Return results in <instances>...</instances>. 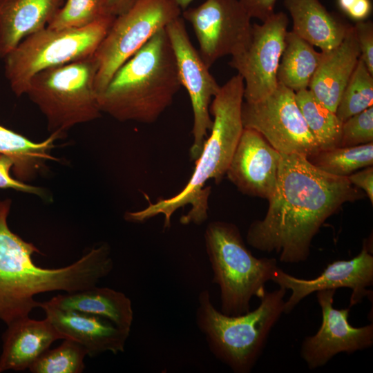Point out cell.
<instances>
[{
  "label": "cell",
  "mask_w": 373,
  "mask_h": 373,
  "mask_svg": "<svg viewBox=\"0 0 373 373\" xmlns=\"http://www.w3.org/2000/svg\"><path fill=\"white\" fill-rule=\"evenodd\" d=\"M358 189L347 177L323 171L305 155L281 154L267 211L263 219L250 224L247 242L259 251H276L280 262H304L326 220L345 203L363 197Z\"/></svg>",
  "instance_id": "1"
},
{
  "label": "cell",
  "mask_w": 373,
  "mask_h": 373,
  "mask_svg": "<svg viewBox=\"0 0 373 373\" xmlns=\"http://www.w3.org/2000/svg\"><path fill=\"white\" fill-rule=\"evenodd\" d=\"M10 199L0 200V320L7 325L29 316L39 307L37 294L64 291L73 293L97 286L113 268L108 245L91 248L75 262L58 269L36 265L39 249L13 233L8 224Z\"/></svg>",
  "instance_id": "2"
},
{
  "label": "cell",
  "mask_w": 373,
  "mask_h": 373,
  "mask_svg": "<svg viewBox=\"0 0 373 373\" xmlns=\"http://www.w3.org/2000/svg\"><path fill=\"white\" fill-rule=\"evenodd\" d=\"M244 81L237 73L220 86L213 97L209 108L213 117L210 135L195 160L194 171L184 187L174 196L160 198L142 210L126 213V220L142 223L163 215L165 229L171 227L173 213L186 205H190L191 209L180 218L182 224L200 225L207 220L211 187L206 186V183L210 180L217 184L222 181L244 129Z\"/></svg>",
  "instance_id": "3"
},
{
  "label": "cell",
  "mask_w": 373,
  "mask_h": 373,
  "mask_svg": "<svg viewBox=\"0 0 373 373\" xmlns=\"http://www.w3.org/2000/svg\"><path fill=\"white\" fill-rule=\"evenodd\" d=\"M182 86L165 28L125 61L98 94L100 110L120 122H155Z\"/></svg>",
  "instance_id": "4"
},
{
  "label": "cell",
  "mask_w": 373,
  "mask_h": 373,
  "mask_svg": "<svg viewBox=\"0 0 373 373\" xmlns=\"http://www.w3.org/2000/svg\"><path fill=\"white\" fill-rule=\"evenodd\" d=\"M286 291L283 287L266 291L256 309L238 316H228L218 310L209 291H201L195 322L213 354L235 373L249 372L271 329L283 313Z\"/></svg>",
  "instance_id": "5"
},
{
  "label": "cell",
  "mask_w": 373,
  "mask_h": 373,
  "mask_svg": "<svg viewBox=\"0 0 373 373\" xmlns=\"http://www.w3.org/2000/svg\"><path fill=\"white\" fill-rule=\"evenodd\" d=\"M205 249L213 279L220 290V312L238 316L250 311L254 296L261 298L265 284L279 267L274 258H258L247 248L236 225L212 221L204 231Z\"/></svg>",
  "instance_id": "6"
},
{
  "label": "cell",
  "mask_w": 373,
  "mask_h": 373,
  "mask_svg": "<svg viewBox=\"0 0 373 373\" xmlns=\"http://www.w3.org/2000/svg\"><path fill=\"white\" fill-rule=\"evenodd\" d=\"M97 63L93 55L36 74L25 95L45 116L51 134L59 138L74 126L99 118L95 88Z\"/></svg>",
  "instance_id": "7"
},
{
  "label": "cell",
  "mask_w": 373,
  "mask_h": 373,
  "mask_svg": "<svg viewBox=\"0 0 373 373\" xmlns=\"http://www.w3.org/2000/svg\"><path fill=\"white\" fill-rule=\"evenodd\" d=\"M115 18L108 16L79 28L46 27L25 38L3 59L13 93L24 95L30 79L42 70L93 55Z\"/></svg>",
  "instance_id": "8"
},
{
  "label": "cell",
  "mask_w": 373,
  "mask_h": 373,
  "mask_svg": "<svg viewBox=\"0 0 373 373\" xmlns=\"http://www.w3.org/2000/svg\"><path fill=\"white\" fill-rule=\"evenodd\" d=\"M182 10L171 0H138L115 17L94 56L97 63V93L106 86L118 68L157 32L176 18Z\"/></svg>",
  "instance_id": "9"
},
{
  "label": "cell",
  "mask_w": 373,
  "mask_h": 373,
  "mask_svg": "<svg viewBox=\"0 0 373 373\" xmlns=\"http://www.w3.org/2000/svg\"><path fill=\"white\" fill-rule=\"evenodd\" d=\"M244 128L255 130L281 154L307 157L320 151L296 100V93L278 84L275 90L255 102H243Z\"/></svg>",
  "instance_id": "10"
},
{
  "label": "cell",
  "mask_w": 373,
  "mask_h": 373,
  "mask_svg": "<svg viewBox=\"0 0 373 373\" xmlns=\"http://www.w3.org/2000/svg\"><path fill=\"white\" fill-rule=\"evenodd\" d=\"M288 23L286 14L278 12L262 24H252L247 45L231 56L229 64L244 81L245 102L260 100L277 87V70L285 48Z\"/></svg>",
  "instance_id": "11"
},
{
  "label": "cell",
  "mask_w": 373,
  "mask_h": 373,
  "mask_svg": "<svg viewBox=\"0 0 373 373\" xmlns=\"http://www.w3.org/2000/svg\"><path fill=\"white\" fill-rule=\"evenodd\" d=\"M199 44V53L208 68L220 58L235 55L247 45L251 34V17L239 0H205L185 9Z\"/></svg>",
  "instance_id": "12"
},
{
  "label": "cell",
  "mask_w": 373,
  "mask_h": 373,
  "mask_svg": "<svg viewBox=\"0 0 373 373\" xmlns=\"http://www.w3.org/2000/svg\"><path fill=\"white\" fill-rule=\"evenodd\" d=\"M165 30L175 57L182 86L186 89L191 99L193 142L190 149V157L196 160L202 150L207 132L213 126L209 108L211 99L218 94L220 86L191 44L184 19L176 18Z\"/></svg>",
  "instance_id": "13"
},
{
  "label": "cell",
  "mask_w": 373,
  "mask_h": 373,
  "mask_svg": "<svg viewBox=\"0 0 373 373\" xmlns=\"http://www.w3.org/2000/svg\"><path fill=\"white\" fill-rule=\"evenodd\" d=\"M272 280L279 287L291 291L289 299L285 302V314L291 312L303 298L314 292L341 287L352 290L351 307L372 295V291L367 289L373 284V255L370 244L365 240L356 256L329 264L322 274L314 279L298 278L279 268Z\"/></svg>",
  "instance_id": "14"
},
{
  "label": "cell",
  "mask_w": 373,
  "mask_h": 373,
  "mask_svg": "<svg viewBox=\"0 0 373 373\" xmlns=\"http://www.w3.org/2000/svg\"><path fill=\"white\" fill-rule=\"evenodd\" d=\"M335 291L334 289L316 291L322 323L314 335L305 338L300 350V356L310 370L323 366L338 353L352 354L373 344V324L352 326L348 321L350 308L333 307Z\"/></svg>",
  "instance_id": "15"
},
{
  "label": "cell",
  "mask_w": 373,
  "mask_h": 373,
  "mask_svg": "<svg viewBox=\"0 0 373 373\" xmlns=\"http://www.w3.org/2000/svg\"><path fill=\"white\" fill-rule=\"evenodd\" d=\"M280 156L259 133L244 128L226 175L241 193L269 200L276 189Z\"/></svg>",
  "instance_id": "16"
},
{
  "label": "cell",
  "mask_w": 373,
  "mask_h": 373,
  "mask_svg": "<svg viewBox=\"0 0 373 373\" xmlns=\"http://www.w3.org/2000/svg\"><path fill=\"white\" fill-rule=\"evenodd\" d=\"M47 318L63 339H72L85 347L88 356H95L111 352L115 354L124 351L131 330L117 327L99 316L66 310L39 302Z\"/></svg>",
  "instance_id": "17"
},
{
  "label": "cell",
  "mask_w": 373,
  "mask_h": 373,
  "mask_svg": "<svg viewBox=\"0 0 373 373\" xmlns=\"http://www.w3.org/2000/svg\"><path fill=\"white\" fill-rule=\"evenodd\" d=\"M7 326L2 336L0 373L29 369L53 342L63 339L47 318L37 321L27 316Z\"/></svg>",
  "instance_id": "18"
},
{
  "label": "cell",
  "mask_w": 373,
  "mask_h": 373,
  "mask_svg": "<svg viewBox=\"0 0 373 373\" xmlns=\"http://www.w3.org/2000/svg\"><path fill=\"white\" fill-rule=\"evenodd\" d=\"M63 5V0H0V60L47 27Z\"/></svg>",
  "instance_id": "19"
},
{
  "label": "cell",
  "mask_w": 373,
  "mask_h": 373,
  "mask_svg": "<svg viewBox=\"0 0 373 373\" xmlns=\"http://www.w3.org/2000/svg\"><path fill=\"white\" fill-rule=\"evenodd\" d=\"M323 53L308 89L321 104L336 112L361 55L353 26L336 48Z\"/></svg>",
  "instance_id": "20"
},
{
  "label": "cell",
  "mask_w": 373,
  "mask_h": 373,
  "mask_svg": "<svg viewBox=\"0 0 373 373\" xmlns=\"http://www.w3.org/2000/svg\"><path fill=\"white\" fill-rule=\"evenodd\" d=\"M284 5L293 21L291 31L323 52L336 48L351 26L318 0H284Z\"/></svg>",
  "instance_id": "21"
},
{
  "label": "cell",
  "mask_w": 373,
  "mask_h": 373,
  "mask_svg": "<svg viewBox=\"0 0 373 373\" xmlns=\"http://www.w3.org/2000/svg\"><path fill=\"white\" fill-rule=\"evenodd\" d=\"M50 305L102 316L117 327L131 330L133 320L131 300L124 293L108 287L91 288L59 294L47 301Z\"/></svg>",
  "instance_id": "22"
},
{
  "label": "cell",
  "mask_w": 373,
  "mask_h": 373,
  "mask_svg": "<svg viewBox=\"0 0 373 373\" xmlns=\"http://www.w3.org/2000/svg\"><path fill=\"white\" fill-rule=\"evenodd\" d=\"M59 139L55 134L39 142L0 125V155L8 157L12 162L16 179L26 182L34 178L48 160H57L50 155Z\"/></svg>",
  "instance_id": "23"
},
{
  "label": "cell",
  "mask_w": 373,
  "mask_h": 373,
  "mask_svg": "<svg viewBox=\"0 0 373 373\" xmlns=\"http://www.w3.org/2000/svg\"><path fill=\"white\" fill-rule=\"evenodd\" d=\"M323 56L314 46L287 31L277 70L278 83L295 93L307 89Z\"/></svg>",
  "instance_id": "24"
},
{
  "label": "cell",
  "mask_w": 373,
  "mask_h": 373,
  "mask_svg": "<svg viewBox=\"0 0 373 373\" xmlns=\"http://www.w3.org/2000/svg\"><path fill=\"white\" fill-rule=\"evenodd\" d=\"M296 100L320 150L339 146L343 122L307 88L296 93Z\"/></svg>",
  "instance_id": "25"
},
{
  "label": "cell",
  "mask_w": 373,
  "mask_h": 373,
  "mask_svg": "<svg viewBox=\"0 0 373 373\" xmlns=\"http://www.w3.org/2000/svg\"><path fill=\"white\" fill-rule=\"evenodd\" d=\"M308 160L325 173L348 177L361 169L373 165V142L320 150Z\"/></svg>",
  "instance_id": "26"
},
{
  "label": "cell",
  "mask_w": 373,
  "mask_h": 373,
  "mask_svg": "<svg viewBox=\"0 0 373 373\" xmlns=\"http://www.w3.org/2000/svg\"><path fill=\"white\" fill-rule=\"evenodd\" d=\"M373 104V75L359 57L343 90L336 110L337 117L344 122Z\"/></svg>",
  "instance_id": "27"
},
{
  "label": "cell",
  "mask_w": 373,
  "mask_h": 373,
  "mask_svg": "<svg viewBox=\"0 0 373 373\" xmlns=\"http://www.w3.org/2000/svg\"><path fill=\"white\" fill-rule=\"evenodd\" d=\"M57 347L48 349L29 367L32 373H81L84 371L87 351L79 343L69 338Z\"/></svg>",
  "instance_id": "28"
},
{
  "label": "cell",
  "mask_w": 373,
  "mask_h": 373,
  "mask_svg": "<svg viewBox=\"0 0 373 373\" xmlns=\"http://www.w3.org/2000/svg\"><path fill=\"white\" fill-rule=\"evenodd\" d=\"M108 16L113 15L108 12L106 0H67L47 27L79 28Z\"/></svg>",
  "instance_id": "29"
},
{
  "label": "cell",
  "mask_w": 373,
  "mask_h": 373,
  "mask_svg": "<svg viewBox=\"0 0 373 373\" xmlns=\"http://www.w3.org/2000/svg\"><path fill=\"white\" fill-rule=\"evenodd\" d=\"M373 142V106L343 122L339 146Z\"/></svg>",
  "instance_id": "30"
},
{
  "label": "cell",
  "mask_w": 373,
  "mask_h": 373,
  "mask_svg": "<svg viewBox=\"0 0 373 373\" xmlns=\"http://www.w3.org/2000/svg\"><path fill=\"white\" fill-rule=\"evenodd\" d=\"M353 28L360 50V57L373 75V23L369 20L357 21Z\"/></svg>",
  "instance_id": "31"
},
{
  "label": "cell",
  "mask_w": 373,
  "mask_h": 373,
  "mask_svg": "<svg viewBox=\"0 0 373 373\" xmlns=\"http://www.w3.org/2000/svg\"><path fill=\"white\" fill-rule=\"evenodd\" d=\"M12 167V160L4 155H0V189H11L39 196L45 194L43 189L13 178L10 174Z\"/></svg>",
  "instance_id": "32"
},
{
  "label": "cell",
  "mask_w": 373,
  "mask_h": 373,
  "mask_svg": "<svg viewBox=\"0 0 373 373\" xmlns=\"http://www.w3.org/2000/svg\"><path fill=\"white\" fill-rule=\"evenodd\" d=\"M251 18L264 21L274 13L277 0H239Z\"/></svg>",
  "instance_id": "33"
},
{
  "label": "cell",
  "mask_w": 373,
  "mask_h": 373,
  "mask_svg": "<svg viewBox=\"0 0 373 373\" xmlns=\"http://www.w3.org/2000/svg\"><path fill=\"white\" fill-rule=\"evenodd\" d=\"M350 182L367 195L373 203V167L372 166L356 171L347 177Z\"/></svg>",
  "instance_id": "34"
},
{
  "label": "cell",
  "mask_w": 373,
  "mask_h": 373,
  "mask_svg": "<svg viewBox=\"0 0 373 373\" xmlns=\"http://www.w3.org/2000/svg\"><path fill=\"white\" fill-rule=\"evenodd\" d=\"M372 10L370 0H356L345 14L355 21H361L370 15Z\"/></svg>",
  "instance_id": "35"
},
{
  "label": "cell",
  "mask_w": 373,
  "mask_h": 373,
  "mask_svg": "<svg viewBox=\"0 0 373 373\" xmlns=\"http://www.w3.org/2000/svg\"><path fill=\"white\" fill-rule=\"evenodd\" d=\"M138 0H106L109 14L119 16L130 9Z\"/></svg>",
  "instance_id": "36"
},
{
  "label": "cell",
  "mask_w": 373,
  "mask_h": 373,
  "mask_svg": "<svg viewBox=\"0 0 373 373\" xmlns=\"http://www.w3.org/2000/svg\"><path fill=\"white\" fill-rule=\"evenodd\" d=\"M356 0H337L338 6L342 12L346 13Z\"/></svg>",
  "instance_id": "37"
},
{
  "label": "cell",
  "mask_w": 373,
  "mask_h": 373,
  "mask_svg": "<svg viewBox=\"0 0 373 373\" xmlns=\"http://www.w3.org/2000/svg\"><path fill=\"white\" fill-rule=\"evenodd\" d=\"M173 1L181 10H185L188 6L193 0H171Z\"/></svg>",
  "instance_id": "38"
}]
</instances>
